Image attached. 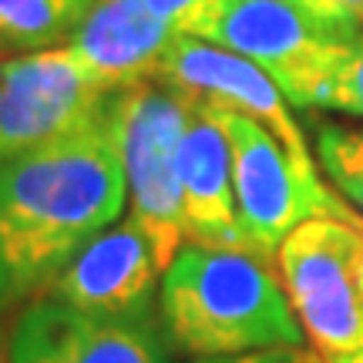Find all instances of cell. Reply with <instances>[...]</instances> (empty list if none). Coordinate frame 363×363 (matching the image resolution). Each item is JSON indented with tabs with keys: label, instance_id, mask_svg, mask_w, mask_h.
Masks as SVG:
<instances>
[{
	"label": "cell",
	"instance_id": "cell-1",
	"mask_svg": "<svg viewBox=\"0 0 363 363\" xmlns=\"http://www.w3.org/2000/svg\"><path fill=\"white\" fill-rule=\"evenodd\" d=\"M118 94L88 125L0 162V310L44 296L121 216L128 182Z\"/></svg>",
	"mask_w": 363,
	"mask_h": 363
},
{
	"label": "cell",
	"instance_id": "cell-2",
	"mask_svg": "<svg viewBox=\"0 0 363 363\" xmlns=\"http://www.w3.org/2000/svg\"><path fill=\"white\" fill-rule=\"evenodd\" d=\"M158 316L172 350L192 360L299 350L306 340L279 272L246 249L182 242L162 276Z\"/></svg>",
	"mask_w": 363,
	"mask_h": 363
},
{
	"label": "cell",
	"instance_id": "cell-3",
	"mask_svg": "<svg viewBox=\"0 0 363 363\" xmlns=\"http://www.w3.org/2000/svg\"><path fill=\"white\" fill-rule=\"evenodd\" d=\"M206 111L216 115L229 138L239 225L252 256L272 262L286 235L316 216L363 222V216L350 212V202L323 182L320 162H303L293 155L256 118L216 108Z\"/></svg>",
	"mask_w": 363,
	"mask_h": 363
},
{
	"label": "cell",
	"instance_id": "cell-4",
	"mask_svg": "<svg viewBox=\"0 0 363 363\" xmlns=\"http://www.w3.org/2000/svg\"><path fill=\"white\" fill-rule=\"evenodd\" d=\"M195 108L162 81L118 94V138L128 182V219L148 235L169 269L185 242L182 229V142Z\"/></svg>",
	"mask_w": 363,
	"mask_h": 363
},
{
	"label": "cell",
	"instance_id": "cell-5",
	"mask_svg": "<svg viewBox=\"0 0 363 363\" xmlns=\"http://www.w3.org/2000/svg\"><path fill=\"white\" fill-rule=\"evenodd\" d=\"M363 222L316 216L296 225L276 249V272L303 333L323 360L363 347V289L357 262Z\"/></svg>",
	"mask_w": 363,
	"mask_h": 363
},
{
	"label": "cell",
	"instance_id": "cell-6",
	"mask_svg": "<svg viewBox=\"0 0 363 363\" xmlns=\"http://www.w3.org/2000/svg\"><path fill=\"white\" fill-rule=\"evenodd\" d=\"M74 54L61 48L0 61V162L88 125L115 101Z\"/></svg>",
	"mask_w": 363,
	"mask_h": 363
},
{
	"label": "cell",
	"instance_id": "cell-7",
	"mask_svg": "<svg viewBox=\"0 0 363 363\" xmlns=\"http://www.w3.org/2000/svg\"><path fill=\"white\" fill-rule=\"evenodd\" d=\"M212 44L266 71L293 108H323L347 48L326 40L289 0H229Z\"/></svg>",
	"mask_w": 363,
	"mask_h": 363
},
{
	"label": "cell",
	"instance_id": "cell-8",
	"mask_svg": "<svg viewBox=\"0 0 363 363\" xmlns=\"http://www.w3.org/2000/svg\"><path fill=\"white\" fill-rule=\"evenodd\" d=\"M162 316H108L38 296L17 316L7 363H172Z\"/></svg>",
	"mask_w": 363,
	"mask_h": 363
},
{
	"label": "cell",
	"instance_id": "cell-9",
	"mask_svg": "<svg viewBox=\"0 0 363 363\" xmlns=\"http://www.w3.org/2000/svg\"><path fill=\"white\" fill-rule=\"evenodd\" d=\"M158 81L165 88L179 91L185 101H192V108L239 111V115L256 118L293 155H299L303 162H316V152H310L306 135L289 111L293 104L276 88V81L229 48L179 34L162 65Z\"/></svg>",
	"mask_w": 363,
	"mask_h": 363
},
{
	"label": "cell",
	"instance_id": "cell-10",
	"mask_svg": "<svg viewBox=\"0 0 363 363\" xmlns=\"http://www.w3.org/2000/svg\"><path fill=\"white\" fill-rule=\"evenodd\" d=\"M165 266L131 219L115 222L81 249L44 296L108 316H155Z\"/></svg>",
	"mask_w": 363,
	"mask_h": 363
},
{
	"label": "cell",
	"instance_id": "cell-11",
	"mask_svg": "<svg viewBox=\"0 0 363 363\" xmlns=\"http://www.w3.org/2000/svg\"><path fill=\"white\" fill-rule=\"evenodd\" d=\"M179 34L145 0H94L65 48L104 91L158 81Z\"/></svg>",
	"mask_w": 363,
	"mask_h": 363
},
{
	"label": "cell",
	"instance_id": "cell-12",
	"mask_svg": "<svg viewBox=\"0 0 363 363\" xmlns=\"http://www.w3.org/2000/svg\"><path fill=\"white\" fill-rule=\"evenodd\" d=\"M182 229L185 242L246 249L233 185L229 138L216 115L206 108H195L192 125L182 142Z\"/></svg>",
	"mask_w": 363,
	"mask_h": 363
},
{
	"label": "cell",
	"instance_id": "cell-13",
	"mask_svg": "<svg viewBox=\"0 0 363 363\" xmlns=\"http://www.w3.org/2000/svg\"><path fill=\"white\" fill-rule=\"evenodd\" d=\"M94 0H0V44L13 51H48L71 40Z\"/></svg>",
	"mask_w": 363,
	"mask_h": 363
},
{
	"label": "cell",
	"instance_id": "cell-14",
	"mask_svg": "<svg viewBox=\"0 0 363 363\" xmlns=\"http://www.w3.org/2000/svg\"><path fill=\"white\" fill-rule=\"evenodd\" d=\"M313 152L330 185L363 212V125H343V121L316 125Z\"/></svg>",
	"mask_w": 363,
	"mask_h": 363
},
{
	"label": "cell",
	"instance_id": "cell-15",
	"mask_svg": "<svg viewBox=\"0 0 363 363\" xmlns=\"http://www.w3.org/2000/svg\"><path fill=\"white\" fill-rule=\"evenodd\" d=\"M148 11L158 13L175 34L199 40H212L222 17L229 11V0H145Z\"/></svg>",
	"mask_w": 363,
	"mask_h": 363
},
{
	"label": "cell",
	"instance_id": "cell-16",
	"mask_svg": "<svg viewBox=\"0 0 363 363\" xmlns=\"http://www.w3.org/2000/svg\"><path fill=\"white\" fill-rule=\"evenodd\" d=\"M326 40L350 44L363 34V0H289Z\"/></svg>",
	"mask_w": 363,
	"mask_h": 363
},
{
	"label": "cell",
	"instance_id": "cell-17",
	"mask_svg": "<svg viewBox=\"0 0 363 363\" xmlns=\"http://www.w3.org/2000/svg\"><path fill=\"white\" fill-rule=\"evenodd\" d=\"M323 111H340L347 118H363V34L343 48L333 84L326 91Z\"/></svg>",
	"mask_w": 363,
	"mask_h": 363
},
{
	"label": "cell",
	"instance_id": "cell-18",
	"mask_svg": "<svg viewBox=\"0 0 363 363\" xmlns=\"http://www.w3.org/2000/svg\"><path fill=\"white\" fill-rule=\"evenodd\" d=\"M192 363H306V353L299 350H262V353H242V357H206Z\"/></svg>",
	"mask_w": 363,
	"mask_h": 363
},
{
	"label": "cell",
	"instance_id": "cell-19",
	"mask_svg": "<svg viewBox=\"0 0 363 363\" xmlns=\"http://www.w3.org/2000/svg\"><path fill=\"white\" fill-rule=\"evenodd\" d=\"M326 363H363V347L353 353H343V357H333V360H326Z\"/></svg>",
	"mask_w": 363,
	"mask_h": 363
},
{
	"label": "cell",
	"instance_id": "cell-20",
	"mask_svg": "<svg viewBox=\"0 0 363 363\" xmlns=\"http://www.w3.org/2000/svg\"><path fill=\"white\" fill-rule=\"evenodd\" d=\"M306 363H326L320 353H306Z\"/></svg>",
	"mask_w": 363,
	"mask_h": 363
},
{
	"label": "cell",
	"instance_id": "cell-21",
	"mask_svg": "<svg viewBox=\"0 0 363 363\" xmlns=\"http://www.w3.org/2000/svg\"><path fill=\"white\" fill-rule=\"evenodd\" d=\"M357 276H360V289H363V252H360V262H357Z\"/></svg>",
	"mask_w": 363,
	"mask_h": 363
},
{
	"label": "cell",
	"instance_id": "cell-22",
	"mask_svg": "<svg viewBox=\"0 0 363 363\" xmlns=\"http://www.w3.org/2000/svg\"><path fill=\"white\" fill-rule=\"evenodd\" d=\"M4 57H7V48H4V44H0V61H4Z\"/></svg>",
	"mask_w": 363,
	"mask_h": 363
},
{
	"label": "cell",
	"instance_id": "cell-23",
	"mask_svg": "<svg viewBox=\"0 0 363 363\" xmlns=\"http://www.w3.org/2000/svg\"><path fill=\"white\" fill-rule=\"evenodd\" d=\"M0 363H7V350H0Z\"/></svg>",
	"mask_w": 363,
	"mask_h": 363
}]
</instances>
